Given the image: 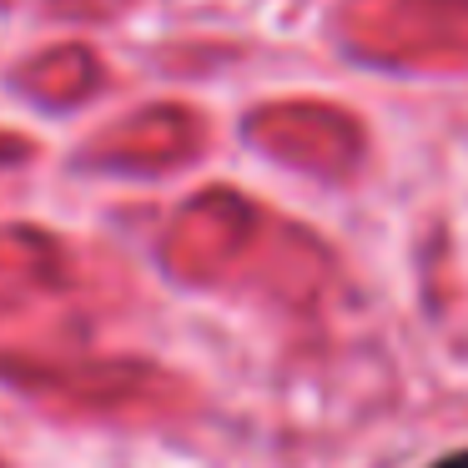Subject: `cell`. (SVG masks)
<instances>
[{
  "label": "cell",
  "mask_w": 468,
  "mask_h": 468,
  "mask_svg": "<svg viewBox=\"0 0 468 468\" xmlns=\"http://www.w3.org/2000/svg\"><path fill=\"white\" fill-rule=\"evenodd\" d=\"M433 468H468V448H463V453H453V458H443V463H433Z\"/></svg>",
  "instance_id": "obj_1"
}]
</instances>
